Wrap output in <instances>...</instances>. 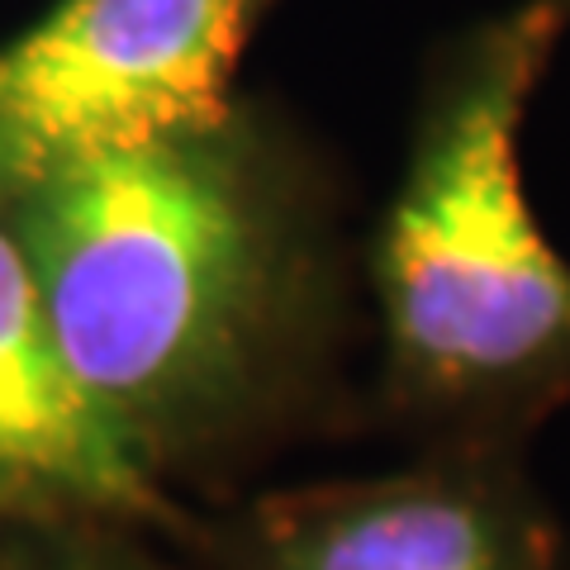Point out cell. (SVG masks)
Wrapping results in <instances>:
<instances>
[{
  "instance_id": "cell-1",
  "label": "cell",
  "mask_w": 570,
  "mask_h": 570,
  "mask_svg": "<svg viewBox=\"0 0 570 570\" xmlns=\"http://www.w3.org/2000/svg\"><path fill=\"white\" fill-rule=\"evenodd\" d=\"M62 362L153 475L285 419L328 324L299 181L238 110L86 157L0 209Z\"/></svg>"
},
{
  "instance_id": "cell-2",
  "label": "cell",
  "mask_w": 570,
  "mask_h": 570,
  "mask_svg": "<svg viewBox=\"0 0 570 570\" xmlns=\"http://www.w3.org/2000/svg\"><path fill=\"white\" fill-rule=\"evenodd\" d=\"M566 33L551 0H513L442 48L371 243L385 404L428 452H528L570 404V257L523 186Z\"/></svg>"
},
{
  "instance_id": "cell-3",
  "label": "cell",
  "mask_w": 570,
  "mask_h": 570,
  "mask_svg": "<svg viewBox=\"0 0 570 570\" xmlns=\"http://www.w3.org/2000/svg\"><path fill=\"white\" fill-rule=\"evenodd\" d=\"M272 0H62L0 48V209L86 157L209 134Z\"/></svg>"
},
{
  "instance_id": "cell-4",
  "label": "cell",
  "mask_w": 570,
  "mask_h": 570,
  "mask_svg": "<svg viewBox=\"0 0 570 570\" xmlns=\"http://www.w3.org/2000/svg\"><path fill=\"white\" fill-rule=\"evenodd\" d=\"M228 570H570V532L528 452L433 448L414 466L257 499Z\"/></svg>"
},
{
  "instance_id": "cell-5",
  "label": "cell",
  "mask_w": 570,
  "mask_h": 570,
  "mask_svg": "<svg viewBox=\"0 0 570 570\" xmlns=\"http://www.w3.org/2000/svg\"><path fill=\"white\" fill-rule=\"evenodd\" d=\"M71 509L124 519L171 513L157 475L71 381L29 262L0 224V519Z\"/></svg>"
},
{
  "instance_id": "cell-6",
  "label": "cell",
  "mask_w": 570,
  "mask_h": 570,
  "mask_svg": "<svg viewBox=\"0 0 570 570\" xmlns=\"http://www.w3.org/2000/svg\"><path fill=\"white\" fill-rule=\"evenodd\" d=\"M58 570H142V566L119 561V557H105V551H77V557H67Z\"/></svg>"
},
{
  "instance_id": "cell-7",
  "label": "cell",
  "mask_w": 570,
  "mask_h": 570,
  "mask_svg": "<svg viewBox=\"0 0 570 570\" xmlns=\"http://www.w3.org/2000/svg\"><path fill=\"white\" fill-rule=\"evenodd\" d=\"M551 6L561 10V20H566V29H570V0H551Z\"/></svg>"
}]
</instances>
